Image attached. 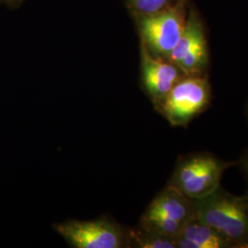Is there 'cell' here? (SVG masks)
Listing matches in <instances>:
<instances>
[{
  "mask_svg": "<svg viewBox=\"0 0 248 248\" xmlns=\"http://www.w3.org/2000/svg\"><path fill=\"white\" fill-rule=\"evenodd\" d=\"M54 230L77 248H121L125 236L121 228L107 220L69 221L54 225Z\"/></svg>",
  "mask_w": 248,
  "mask_h": 248,
  "instance_id": "7",
  "label": "cell"
},
{
  "mask_svg": "<svg viewBox=\"0 0 248 248\" xmlns=\"http://www.w3.org/2000/svg\"><path fill=\"white\" fill-rule=\"evenodd\" d=\"M245 196H246V197H247V199H248V192H247V193H246V194H245Z\"/></svg>",
  "mask_w": 248,
  "mask_h": 248,
  "instance_id": "13",
  "label": "cell"
},
{
  "mask_svg": "<svg viewBox=\"0 0 248 248\" xmlns=\"http://www.w3.org/2000/svg\"><path fill=\"white\" fill-rule=\"evenodd\" d=\"M131 237L134 240L138 248H177V239L175 237L142 228L133 232Z\"/></svg>",
  "mask_w": 248,
  "mask_h": 248,
  "instance_id": "10",
  "label": "cell"
},
{
  "mask_svg": "<svg viewBox=\"0 0 248 248\" xmlns=\"http://www.w3.org/2000/svg\"><path fill=\"white\" fill-rule=\"evenodd\" d=\"M177 248H232L218 231L196 216L187 222L177 237Z\"/></svg>",
  "mask_w": 248,
  "mask_h": 248,
  "instance_id": "9",
  "label": "cell"
},
{
  "mask_svg": "<svg viewBox=\"0 0 248 248\" xmlns=\"http://www.w3.org/2000/svg\"><path fill=\"white\" fill-rule=\"evenodd\" d=\"M199 220L218 231L232 248H248V200L221 187L193 200Z\"/></svg>",
  "mask_w": 248,
  "mask_h": 248,
  "instance_id": "1",
  "label": "cell"
},
{
  "mask_svg": "<svg viewBox=\"0 0 248 248\" xmlns=\"http://www.w3.org/2000/svg\"><path fill=\"white\" fill-rule=\"evenodd\" d=\"M211 86L204 76H185L155 104L173 126H186L210 104Z\"/></svg>",
  "mask_w": 248,
  "mask_h": 248,
  "instance_id": "4",
  "label": "cell"
},
{
  "mask_svg": "<svg viewBox=\"0 0 248 248\" xmlns=\"http://www.w3.org/2000/svg\"><path fill=\"white\" fill-rule=\"evenodd\" d=\"M129 3L139 17H144L168 8L172 4V0H129Z\"/></svg>",
  "mask_w": 248,
  "mask_h": 248,
  "instance_id": "11",
  "label": "cell"
},
{
  "mask_svg": "<svg viewBox=\"0 0 248 248\" xmlns=\"http://www.w3.org/2000/svg\"><path fill=\"white\" fill-rule=\"evenodd\" d=\"M232 164L206 152L191 154L178 163L169 185L192 200L202 198L220 186L223 173Z\"/></svg>",
  "mask_w": 248,
  "mask_h": 248,
  "instance_id": "2",
  "label": "cell"
},
{
  "mask_svg": "<svg viewBox=\"0 0 248 248\" xmlns=\"http://www.w3.org/2000/svg\"><path fill=\"white\" fill-rule=\"evenodd\" d=\"M141 59L142 84L155 105L185 75L174 63L152 55L142 44Z\"/></svg>",
  "mask_w": 248,
  "mask_h": 248,
  "instance_id": "8",
  "label": "cell"
},
{
  "mask_svg": "<svg viewBox=\"0 0 248 248\" xmlns=\"http://www.w3.org/2000/svg\"><path fill=\"white\" fill-rule=\"evenodd\" d=\"M169 61L185 76H204L207 70L208 45L202 22L194 10L186 16L183 32L170 53Z\"/></svg>",
  "mask_w": 248,
  "mask_h": 248,
  "instance_id": "6",
  "label": "cell"
},
{
  "mask_svg": "<svg viewBox=\"0 0 248 248\" xmlns=\"http://www.w3.org/2000/svg\"><path fill=\"white\" fill-rule=\"evenodd\" d=\"M196 216L193 200L169 185L153 200L143 213L141 228L177 239L184 226Z\"/></svg>",
  "mask_w": 248,
  "mask_h": 248,
  "instance_id": "3",
  "label": "cell"
},
{
  "mask_svg": "<svg viewBox=\"0 0 248 248\" xmlns=\"http://www.w3.org/2000/svg\"><path fill=\"white\" fill-rule=\"evenodd\" d=\"M186 6V0H177L157 13L140 17L142 44L152 55L169 61L185 27Z\"/></svg>",
  "mask_w": 248,
  "mask_h": 248,
  "instance_id": "5",
  "label": "cell"
},
{
  "mask_svg": "<svg viewBox=\"0 0 248 248\" xmlns=\"http://www.w3.org/2000/svg\"><path fill=\"white\" fill-rule=\"evenodd\" d=\"M239 165L243 172L248 178V149L244 153V155L240 158Z\"/></svg>",
  "mask_w": 248,
  "mask_h": 248,
  "instance_id": "12",
  "label": "cell"
}]
</instances>
